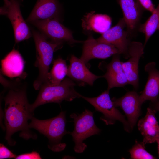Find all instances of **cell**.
<instances>
[{"mask_svg": "<svg viewBox=\"0 0 159 159\" xmlns=\"http://www.w3.org/2000/svg\"><path fill=\"white\" fill-rule=\"evenodd\" d=\"M4 4L8 5L9 4V0H4Z\"/></svg>", "mask_w": 159, "mask_h": 159, "instance_id": "f1b7e54d", "label": "cell"}, {"mask_svg": "<svg viewBox=\"0 0 159 159\" xmlns=\"http://www.w3.org/2000/svg\"><path fill=\"white\" fill-rule=\"evenodd\" d=\"M156 112L148 107L144 117L138 121V128L143 136L142 142L145 145L156 142L159 138V124L155 115Z\"/></svg>", "mask_w": 159, "mask_h": 159, "instance_id": "5bb4252c", "label": "cell"}, {"mask_svg": "<svg viewBox=\"0 0 159 159\" xmlns=\"http://www.w3.org/2000/svg\"><path fill=\"white\" fill-rule=\"evenodd\" d=\"M120 54L113 55L111 61L106 66V73L102 76L107 81V89L109 90L115 87H123L128 84L120 60Z\"/></svg>", "mask_w": 159, "mask_h": 159, "instance_id": "2e32d148", "label": "cell"}, {"mask_svg": "<svg viewBox=\"0 0 159 159\" xmlns=\"http://www.w3.org/2000/svg\"><path fill=\"white\" fill-rule=\"evenodd\" d=\"M94 112L85 109L81 114L72 113L70 117L73 119L74 129L72 132H69L75 143L74 150L77 153H83L87 145L83 143L88 138L95 135H98L101 130L95 123L93 118Z\"/></svg>", "mask_w": 159, "mask_h": 159, "instance_id": "5b68a950", "label": "cell"}, {"mask_svg": "<svg viewBox=\"0 0 159 159\" xmlns=\"http://www.w3.org/2000/svg\"><path fill=\"white\" fill-rule=\"evenodd\" d=\"M16 155L14 154L3 144H0V159L15 158Z\"/></svg>", "mask_w": 159, "mask_h": 159, "instance_id": "cb8c5ba5", "label": "cell"}, {"mask_svg": "<svg viewBox=\"0 0 159 159\" xmlns=\"http://www.w3.org/2000/svg\"><path fill=\"white\" fill-rule=\"evenodd\" d=\"M142 142L136 141L134 145L129 150L130 158L133 159H155L157 158L145 149V146Z\"/></svg>", "mask_w": 159, "mask_h": 159, "instance_id": "603a6c76", "label": "cell"}, {"mask_svg": "<svg viewBox=\"0 0 159 159\" xmlns=\"http://www.w3.org/2000/svg\"><path fill=\"white\" fill-rule=\"evenodd\" d=\"M95 12L92 11L84 16L82 26L84 30L103 34L110 28L112 19L107 15L95 14Z\"/></svg>", "mask_w": 159, "mask_h": 159, "instance_id": "ffe728a7", "label": "cell"}, {"mask_svg": "<svg viewBox=\"0 0 159 159\" xmlns=\"http://www.w3.org/2000/svg\"><path fill=\"white\" fill-rule=\"evenodd\" d=\"M123 15L129 37L131 39L139 32L141 18L146 10L139 0H117Z\"/></svg>", "mask_w": 159, "mask_h": 159, "instance_id": "30bf717a", "label": "cell"}, {"mask_svg": "<svg viewBox=\"0 0 159 159\" xmlns=\"http://www.w3.org/2000/svg\"><path fill=\"white\" fill-rule=\"evenodd\" d=\"M81 60L85 64L93 59H106L116 54H121L119 51L112 45L98 41L89 36L83 42Z\"/></svg>", "mask_w": 159, "mask_h": 159, "instance_id": "8fae6325", "label": "cell"}, {"mask_svg": "<svg viewBox=\"0 0 159 159\" xmlns=\"http://www.w3.org/2000/svg\"><path fill=\"white\" fill-rule=\"evenodd\" d=\"M25 61L19 51L13 49L1 61V72L11 78L25 79Z\"/></svg>", "mask_w": 159, "mask_h": 159, "instance_id": "ac0fdd59", "label": "cell"}, {"mask_svg": "<svg viewBox=\"0 0 159 159\" xmlns=\"http://www.w3.org/2000/svg\"><path fill=\"white\" fill-rule=\"evenodd\" d=\"M98 41L112 45L117 48L124 58H129V47L132 41L129 37L123 18L114 26L110 28L98 38Z\"/></svg>", "mask_w": 159, "mask_h": 159, "instance_id": "9c48e42d", "label": "cell"}, {"mask_svg": "<svg viewBox=\"0 0 159 159\" xmlns=\"http://www.w3.org/2000/svg\"><path fill=\"white\" fill-rule=\"evenodd\" d=\"M140 3L145 9L152 13L155 8L152 0H139Z\"/></svg>", "mask_w": 159, "mask_h": 159, "instance_id": "484cf974", "label": "cell"}, {"mask_svg": "<svg viewBox=\"0 0 159 159\" xmlns=\"http://www.w3.org/2000/svg\"><path fill=\"white\" fill-rule=\"evenodd\" d=\"M109 93V90L107 89L95 97H88L82 95L81 97L92 105L95 111L103 114L100 119L106 125H113L116 121H119L123 124L125 130L130 132L132 130L128 121L115 106Z\"/></svg>", "mask_w": 159, "mask_h": 159, "instance_id": "8992f818", "label": "cell"}, {"mask_svg": "<svg viewBox=\"0 0 159 159\" xmlns=\"http://www.w3.org/2000/svg\"><path fill=\"white\" fill-rule=\"evenodd\" d=\"M21 78L9 80L0 74V82L4 87L1 99L5 103L3 117L6 131L5 139L10 146L16 142L11 138L20 131L19 136L26 140L37 139L36 134L30 130L28 121L34 117L27 96V84Z\"/></svg>", "mask_w": 159, "mask_h": 159, "instance_id": "6da1fadb", "label": "cell"}, {"mask_svg": "<svg viewBox=\"0 0 159 159\" xmlns=\"http://www.w3.org/2000/svg\"><path fill=\"white\" fill-rule=\"evenodd\" d=\"M116 107L121 108L127 118L131 130H132L141 114L139 95L135 91H129L123 96L111 99Z\"/></svg>", "mask_w": 159, "mask_h": 159, "instance_id": "7c38bea8", "label": "cell"}, {"mask_svg": "<svg viewBox=\"0 0 159 159\" xmlns=\"http://www.w3.org/2000/svg\"><path fill=\"white\" fill-rule=\"evenodd\" d=\"M144 48L141 42L132 41L129 47V59L125 62H122L128 84L132 85L135 90H137L139 87V62L144 54Z\"/></svg>", "mask_w": 159, "mask_h": 159, "instance_id": "4fadbf2b", "label": "cell"}, {"mask_svg": "<svg viewBox=\"0 0 159 159\" xmlns=\"http://www.w3.org/2000/svg\"><path fill=\"white\" fill-rule=\"evenodd\" d=\"M60 9L59 0H37L26 21L30 22L37 20L58 19Z\"/></svg>", "mask_w": 159, "mask_h": 159, "instance_id": "e0dca14e", "label": "cell"}, {"mask_svg": "<svg viewBox=\"0 0 159 159\" xmlns=\"http://www.w3.org/2000/svg\"><path fill=\"white\" fill-rule=\"evenodd\" d=\"M157 30H159V3L150 17L140 27L139 32L144 33L145 36L144 47L150 38Z\"/></svg>", "mask_w": 159, "mask_h": 159, "instance_id": "7402d4cb", "label": "cell"}, {"mask_svg": "<svg viewBox=\"0 0 159 159\" xmlns=\"http://www.w3.org/2000/svg\"><path fill=\"white\" fill-rule=\"evenodd\" d=\"M9 4L0 8V14L10 20L14 30L15 42L18 43L28 39L32 35L29 28L24 19L20 10L21 0H9Z\"/></svg>", "mask_w": 159, "mask_h": 159, "instance_id": "ba28073f", "label": "cell"}, {"mask_svg": "<svg viewBox=\"0 0 159 159\" xmlns=\"http://www.w3.org/2000/svg\"><path fill=\"white\" fill-rule=\"evenodd\" d=\"M52 63V68L48 76V81L52 84H59L67 75L68 68L66 61L61 58L54 60Z\"/></svg>", "mask_w": 159, "mask_h": 159, "instance_id": "44dd1931", "label": "cell"}, {"mask_svg": "<svg viewBox=\"0 0 159 159\" xmlns=\"http://www.w3.org/2000/svg\"><path fill=\"white\" fill-rule=\"evenodd\" d=\"M149 107L156 112L159 111V95L155 100L150 102Z\"/></svg>", "mask_w": 159, "mask_h": 159, "instance_id": "4316f807", "label": "cell"}, {"mask_svg": "<svg viewBox=\"0 0 159 159\" xmlns=\"http://www.w3.org/2000/svg\"><path fill=\"white\" fill-rule=\"evenodd\" d=\"M156 63L151 62L145 66L144 69L148 74L147 81L143 90L139 95L142 104L145 101L155 100L159 95V71L156 68Z\"/></svg>", "mask_w": 159, "mask_h": 159, "instance_id": "d6986e66", "label": "cell"}, {"mask_svg": "<svg viewBox=\"0 0 159 159\" xmlns=\"http://www.w3.org/2000/svg\"><path fill=\"white\" fill-rule=\"evenodd\" d=\"M66 112L61 111L57 116L48 119L40 120L34 117L29 124L30 128L34 129L46 137L48 140V147L55 152L62 151L66 144L61 140L69 132L66 129Z\"/></svg>", "mask_w": 159, "mask_h": 159, "instance_id": "7a4b0ae2", "label": "cell"}, {"mask_svg": "<svg viewBox=\"0 0 159 159\" xmlns=\"http://www.w3.org/2000/svg\"><path fill=\"white\" fill-rule=\"evenodd\" d=\"M30 23L41 31L47 39H50L52 42L61 45L64 42L70 44L83 42L75 40L72 32L61 24L58 19L37 20Z\"/></svg>", "mask_w": 159, "mask_h": 159, "instance_id": "52a82bcc", "label": "cell"}, {"mask_svg": "<svg viewBox=\"0 0 159 159\" xmlns=\"http://www.w3.org/2000/svg\"><path fill=\"white\" fill-rule=\"evenodd\" d=\"M76 85V84L68 78H65L57 84L49 82L43 84L36 100L30 104L31 111L34 112L37 107L44 104L50 103L60 104L64 100L71 101L76 98L81 97L82 95L74 89Z\"/></svg>", "mask_w": 159, "mask_h": 159, "instance_id": "3957f363", "label": "cell"}, {"mask_svg": "<svg viewBox=\"0 0 159 159\" xmlns=\"http://www.w3.org/2000/svg\"><path fill=\"white\" fill-rule=\"evenodd\" d=\"M69 62L67 75L81 85L87 84L92 86L96 80L103 77L102 76H97L90 72L85 64L74 55L71 56Z\"/></svg>", "mask_w": 159, "mask_h": 159, "instance_id": "9a60e30c", "label": "cell"}, {"mask_svg": "<svg viewBox=\"0 0 159 159\" xmlns=\"http://www.w3.org/2000/svg\"><path fill=\"white\" fill-rule=\"evenodd\" d=\"M32 32L36 52L34 66L39 71L33 86L35 90H39L43 84L49 82L48 76L50 65L53 61L54 53L62 45L48 41L42 34L36 30L33 29Z\"/></svg>", "mask_w": 159, "mask_h": 159, "instance_id": "277c9868", "label": "cell"}, {"mask_svg": "<svg viewBox=\"0 0 159 159\" xmlns=\"http://www.w3.org/2000/svg\"><path fill=\"white\" fill-rule=\"evenodd\" d=\"M16 159H42L39 153L36 151L20 154L16 155Z\"/></svg>", "mask_w": 159, "mask_h": 159, "instance_id": "d4e9b609", "label": "cell"}, {"mask_svg": "<svg viewBox=\"0 0 159 159\" xmlns=\"http://www.w3.org/2000/svg\"><path fill=\"white\" fill-rule=\"evenodd\" d=\"M156 142H157V144H158V156L159 157V138L158 139Z\"/></svg>", "mask_w": 159, "mask_h": 159, "instance_id": "83f0119b", "label": "cell"}]
</instances>
